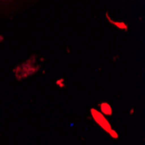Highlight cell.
Wrapping results in <instances>:
<instances>
[{"instance_id":"1","label":"cell","mask_w":145,"mask_h":145,"mask_svg":"<svg viewBox=\"0 0 145 145\" xmlns=\"http://www.w3.org/2000/svg\"><path fill=\"white\" fill-rule=\"evenodd\" d=\"M35 61H36L35 58L31 57L17 67L16 75H18V73L20 74L17 76L18 78V80H21V79H24L30 76L34 75L35 73H37V71L39 69H40V65L35 64Z\"/></svg>"},{"instance_id":"4","label":"cell","mask_w":145,"mask_h":145,"mask_svg":"<svg viewBox=\"0 0 145 145\" xmlns=\"http://www.w3.org/2000/svg\"><path fill=\"white\" fill-rule=\"evenodd\" d=\"M99 108H100V112L103 115V116H111L113 113V110L111 105L107 103V102H102L99 103Z\"/></svg>"},{"instance_id":"3","label":"cell","mask_w":145,"mask_h":145,"mask_svg":"<svg viewBox=\"0 0 145 145\" xmlns=\"http://www.w3.org/2000/svg\"><path fill=\"white\" fill-rule=\"evenodd\" d=\"M105 16H106V19L109 21V23H110V24H112L115 27H116L117 29H120L122 31H128V24L123 21H115L113 20L110 16L109 15V13L106 12L105 13Z\"/></svg>"},{"instance_id":"5","label":"cell","mask_w":145,"mask_h":145,"mask_svg":"<svg viewBox=\"0 0 145 145\" xmlns=\"http://www.w3.org/2000/svg\"><path fill=\"white\" fill-rule=\"evenodd\" d=\"M56 84L59 87V88H64L65 87V84H64V79L63 78H59L56 81Z\"/></svg>"},{"instance_id":"2","label":"cell","mask_w":145,"mask_h":145,"mask_svg":"<svg viewBox=\"0 0 145 145\" xmlns=\"http://www.w3.org/2000/svg\"><path fill=\"white\" fill-rule=\"evenodd\" d=\"M90 115L92 116V118H93V120L103 129L105 130L106 132H108L109 134L111 133V131L113 130L110 123H109L108 119L106 118V116H103L99 110H97V109L95 108H91L90 110Z\"/></svg>"}]
</instances>
